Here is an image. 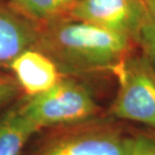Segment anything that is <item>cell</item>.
Returning <instances> with one entry per match:
<instances>
[{
    "label": "cell",
    "instance_id": "6da1fadb",
    "mask_svg": "<svg viewBox=\"0 0 155 155\" xmlns=\"http://www.w3.org/2000/svg\"><path fill=\"white\" fill-rule=\"evenodd\" d=\"M35 48L51 58L63 76L82 79L114 74L137 45L117 33L73 18L39 26Z\"/></svg>",
    "mask_w": 155,
    "mask_h": 155
},
{
    "label": "cell",
    "instance_id": "7a4b0ae2",
    "mask_svg": "<svg viewBox=\"0 0 155 155\" xmlns=\"http://www.w3.org/2000/svg\"><path fill=\"white\" fill-rule=\"evenodd\" d=\"M26 155H129L133 130L106 113L45 129Z\"/></svg>",
    "mask_w": 155,
    "mask_h": 155
},
{
    "label": "cell",
    "instance_id": "3957f363",
    "mask_svg": "<svg viewBox=\"0 0 155 155\" xmlns=\"http://www.w3.org/2000/svg\"><path fill=\"white\" fill-rule=\"evenodd\" d=\"M14 106L38 133L103 114L91 89L79 78L70 76H63L51 88L38 95L22 96Z\"/></svg>",
    "mask_w": 155,
    "mask_h": 155
},
{
    "label": "cell",
    "instance_id": "277c9868",
    "mask_svg": "<svg viewBox=\"0 0 155 155\" xmlns=\"http://www.w3.org/2000/svg\"><path fill=\"white\" fill-rule=\"evenodd\" d=\"M118 88L106 114L123 123L155 129V70L141 54H131L114 74Z\"/></svg>",
    "mask_w": 155,
    "mask_h": 155
},
{
    "label": "cell",
    "instance_id": "5b68a950",
    "mask_svg": "<svg viewBox=\"0 0 155 155\" xmlns=\"http://www.w3.org/2000/svg\"><path fill=\"white\" fill-rule=\"evenodd\" d=\"M146 12L145 0H80L68 17L107 29L137 45Z\"/></svg>",
    "mask_w": 155,
    "mask_h": 155
},
{
    "label": "cell",
    "instance_id": "8992f818",
    "mask_svg": "<svg viewBox=\"0 0 155 155\" xmlns=\"http://www.w3.org/2000/svg\"><path fill=\"white\" fill-rule=\"evenodd\" d=\"M38 32V24L0 0V70H8L21 52L35 48Z\"/></svg>",
    "mask_w": 155,
    "mask_h": 155
},
{
    "label": "cell",
    "instance_id": "52a82bcc",
    "mask_svg": "<svg viewBox=\"0 0 155 155\" xmlns=\"http://www.w3.org/2000/svg\"><path fill=\"white\" fill-rule=\"evenodd\" d=\"M8 70L26 97L46 91L63 77L54 61L35 48L21 52Z\"/></svg>",
    "mask_w": 155,
    "mask_h": 155
},
{
    "label": "cell",
    "instance_id": "ba28073f",
    "mask_svg": "<svg viewBox=\"0 0 155 155\" xmlns=\"http://www.w3.org/2000/svg\"><path fill=\"white\" fill-rule=\"evenodd\" d=\"M38 134L14 104L0 114V155H22L24 148Z\"/></svg>",
    "mask_w": 155,
    "mask_h": 155
},
{
    "label": "cell",
    "instance_id": "9c48e42d",
    "mask_svg": "<svg viewBox=\"0 0 155 155\" xmlns=\"http://www.w3.org/2000/svg\"><path fill=\"white\" fill-rule=\"evenodd\" d=\"M11 7L38 25L69 16L80 0H5Z\"/></svg>",
    "mask_w": 155,
    "mask_h": 155
},
{
    "label": "cell",
    "instance_id": "30bf717a",
    "mask_svg": "<svg viewBox=\"0 0 155 155\" xmlns=\"http://www.w3.org/2000/svg\"><path fill=\"white\" fill-rule=\"evenodd\" d=\"M146 17L139 33L137 48L155 70V0H145Z\"/></svg>",
    "mask_w": 155,
    "mask_h": 155
},
{
    "label": "cell",
    "instance_id": "8fae6325",
    "mask_svg": "<svg viewBox=\"0 0 155 155\" xmlns=\"http://www.w3.org/2000/svg\"><path fill=\"white\" fill-rule=\"evenodd\" d=\"M129 155H155V129L133 130Z\"/></svg>",
    "mask_w": 155,
    "mask_h": 155
},
{
    "label": "cell",
    "instance_id": "7c38bea8",
    "mask_svg": "<svg viewBox=\"0 0 155 155\" xmlns=\"http://www.w3.org/2000/svg\"><path fill=\"white\" fill-rule=\"evenodd\" d=\"M22 96V91L13 76L0 75V112L13 105Z\"/></svg>",
    "mask_w": 155,
    "mask_h": 155
}]
</instances>
